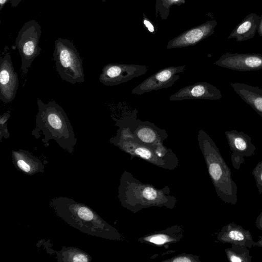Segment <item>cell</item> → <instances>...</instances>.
I'll return each instance as SVG.
<instances>
[{
    "mask_svg": "<svg viewBox=\"0 0 262 262\" xmlns=\"http://www.w3.org/2000/svg\"><path fill=\"white\" fill-rule=\"evenodd\" d=\"M41 34V26L35 20L25 23L18 32L15 46L19 53L21 65L20 70L26 75L33 60L40 53L39 41Z\"/></svg>",
    "mask_w": 262,
    "mask_h": 262,
    "instance_id": "cell-4",
    "label": "cell"
},
{
    "mask_svg": "<svg viewBox=\"0 0 262 262\" xmlns=\"http://www.w3.org/2000/svg\"><path fill=\"white\" fill-rule=\"evenodd\" d=\"M119 126L128 129L132 136L142 143L156 148L163 146V143L167 138L168 134L165 129H161L154 123L148 121H142L137 119L136 116L127 117L117 125H126Z\"/></svg>",
    "mask_w": 262,
    "mask_h": 262,
    "instance_id": "cell-5",
    "label": "cell"
},
{
    "mask_svg": "<svg viewBox=\"0 0 262 262\" xmlns=\"http://www.w3.org/2000/svg\"><path fill=\"white\" fill-rule=\"evenodd\" d=\"M222 97L221 91L212 84L199 82L180 89L171 95L170 101H181L188 99L220 100Z\"/></svg>",
    "mask_w": 262,
    "mask_h": 262,
    "instance_id": "cell-12",
    "label": "cell"
},
{
    "mask_svg": "<svg viewBox=\"0 0 262 262\" xmlns=\"http://www.w3.org/2000/svg\"><path fill=\"white\" fill-rule=\"evenodd\" d=\"M209 28L205 26L196 28L188 32L179 39L173 41L168 46V48L180 47L193 45L201 40L208 32Z\"/></svg>",
    "mask_w": 262,
    "mask_h": 262,
    "instance_id": "cell-16",
    "label": "cell"
},
{
    "mask_svg": "<svg viewBox=\"0 0 262 262\" xmlns=\"http://www.w3.org/2000/svg\"><path fill=\"white\" fill-rule=\"evenodd\" d=\"M255 17V16H254ZM254 16L249 17L241 24L229 38L234 37L238 41L245 40L251 38L249 32H255L256 23L258 20H255Z\"/></svg>",
    "mask_w": 262,
    "mask_h": 262,
    "instance_id": "cell-18",
    "label": "cell"
},
{
    "mask_svg": "<svg viewBox=\"0 0 262 262\" xmlns=\"http://www.w3.org/2000/svg\"><path fill=\"white\" fill-rule=\"evenodd\" d=\"M53 60L62 80L71 84L84 81L82 59L72 41L61 38L55 40Z\"/></svg>",
    "mask_w": 262,
    "mask_h": 262,
    "instance_id": "cell-3",
    "label": "cell"
},
{
    "mask_svg": "<svg viewBox=\"0 0 262 262\" xmlns=\"http://www.w3.org/2000/svg\"><path fill=\"white\" fill-rule=\"evenodd\" d=\"M134 190L138 192V195L134 198H137L138 200H141L140 204L142 205H158L162 203V192L157 189L154 188L149 185H139L134 186Z\"/></svg>",
    "mask_w": 262,
    "mask_h": 262,
    "instance_id": "cell-15",
    "label": "cell"
},
{
    "mask_svg": "<svg viewBox=\"0 0 262 262\" xmlns=\"http://www.w3.org/2000/svg\"><path fill=\"white\" fill-rule=\"evenodd\" d=\"M259 239L257 242H255L253 247H258L262 248V236H258Z\"/></svg>",
    "mask_w": 262,
    "mask_h": 262,
    "instance_id": "cell-28",
    "label": "cell"
},
{
    "mask_svg": "<svg viewBox=\"0 0 262 262\" xmlns=\"http://www.w3.org/2000/svg\"><path fill=\"white\" fill-rule=\"evenodd\" d=\"M216 238L224 244L245 245L249 249L255 243L249 230L233 222L223 226L217 232Z\"/></svg>",
    "mask_w": 262,
    "mask_h": 262,
    "instance_id": "cell-13",
    "label": "cell"
},
{
    "mask_svg": "<svg viewBox=\"0 0 262 262\" xmlns=\"http://www.w3.org/2000/svg\"><path fill=\"white\" fill-rule=\"evenodd\" d=\"M231 152V162L236 169H239L245 157L254 154L256 147L251 142V137L243 132L227 130L225 133Z\"/></svg>",
    "mask_w": 262,
    "mask_h": 262,
    "instance_id": "cell-9",
    "label": "cell"
},
{
    "mask_svg": "<svg viewBox=\"0 0 262 262\" xmlns=\"http://www.w3.org/2000/svg\"><path fill=\"white\" fill-rule=\"evenodd\" d=\"M9 2V0H0V10H1L5 4Z\"/></svg>",
    "mask_w": 262,
    "mask_h": 262,
    "instance_id": "cell-29",
    "label": "cell"
},
{
    "mask_svg": "<svg viewBox=\"0 0 262 262\" xmlns=\"http://www.w3.org/2000/svg\"><path fill=\"white\" fill-rule=\"evenodd\" d=\"M71 260L73 261H88L89 260L87 256L82 253H75L74 255H72Z\"/></svg>",
    "mask_w": 262,
    "mask_h": 262,
    "instance_id": "cell-23",
    "label": "cell"
},
{
    "mask_svg": "<svg viewBox=\"0 0 262 262\" xmlns=\"http://www.w3.org/2000/svg\"><path fill=\"white\" fill-rule=\"evenodd\" d=\"M259 194H262V160L258 162L252 171Z\"/></svg>",
    "mask_w": 262,
    "mask_h": 262,
    "instance_id": "cell-20",
    "label": "cell"
},
{
    "mask_svg": "<svg viewBox=\"0 0 262 262\" xmlns=\"http://www.w3.org/2000/svg\"><path fill=\"white\" fill-rule=\"evenodd\" d=\"M10 117L9 112L4 113L0 116V140L2 141L3 138L7 139L9 137L10 133L7 127V122Z\"/></svg>",
    "mask_w": 262,
    "mask_h": 262,
    "instance_id": "cell-21",
    "label": "cell"
},
{
    "mask_svg": "<svg viewBox=\"0 0 262 262\" xmlns=\"http://www.w3.org/2000/svg\"><path fill=\"white\" fill-rule=\"evenodd\" d=\"M173 237L166 234H157L145 238V240L157 245H162L167 242L173 241Z\"/></svg>",
    "mask_w": 262,
    "mask_h": 262,
    "instance_id": "cell-22",
    "label": "cell"
},
{
    "mask_svg": "<svg viewBox=\"0 0 262 262\" xmlns=\"http://www.w3.org/2000/svg\"><path fill=\"white\" fill-rule=\"evenodd\" d=\"M186 65L163 68L145 79L134 88L132 94L141 95L152 91L171 86L179 79L180 73H183Z\"/></svg>",
    "mask_w": 262,
    "mask_h": 262,
    "instance_id": "cell-7",
    "label": "cell"
},
{
    "mask_svg": "<svg viewBox=\"0 0 262 262\" xmlns=\"http://www.w3.org/2000/svg\"><path fill=\"white\" fill-rule=\"evenodd\" d=\"M21 1L22 0H9V2L11 7L12 8H15L18 6Z\"/></svg>",
    "mask_w": 262,
    "mask_h": 262,
    "instance_id": "cell-27",
    "label": "cell"
},
{
    "mask_svg": "<svg viewBox=\"0 0 262 262\" xmlns=\"http://www.w3.org/2000/svg\"><path fill=\"white\" fill-rule=\"evenodd\" d=\"M110 142L132 156L139 157L149 162L164 166L166 160L159 157L152 148L142 143L132 135L121 136L116 135Z\"/></svg>",
    "mask_w": 262,
    "mask_h": 262,
    "instance_id": "cell-8",
    "label": "cell"
},
{
    "mask_svg": "<svg viewBox=\"0 0 262 262\" xmlns=\"http://www.w3.org/2000/svg\"><path fill=\"white\" fill-rule=\"evenodd\" d=\"M75 212L77 217L82 221L92 222L95 220V214L85 206H77L75 207Z\"/></svg>",
    "mask_w": 262,
    "mask_h": 262,
    "instance_id": "cell-19",
    "label": "cell"
},
{
    "mask_svg": "<svg viewBox=\"0 0 262 262\" xmlns=\"http://www.w3.org/2000/svg\"><path fill=\"white\" fill-rule=\"evenodd\" d=\"M214 64L239 72L259 70L262 69V54L226 53L216 60Z\"/></svg>",
    "mask_w": 262,
    "mask_h": 262,
    "instance_id": "cell-11",
    "label": "cell"
},
{
    "mask_svg": "<svg viewBox=\"0 0 262 262\" xmlns=\"http://www.w3.org/2000/svg\"><path fill=\"white\" fill-rule=\"evenodd\" d=\"M255 223L256 228L262 231V211L257 216Z\"/></svg>",
    "mask_w": 262,
    "mask_h": 262,
    "instance_id": "cell-25",
    "label": "cell"
},
{
    "mask_svg": "<svg viewBox=\"0 0 262 262\" xmlns=\"http://www.w3.org/2000/svg\"><path fill=\"white\" fill-rule=\"evenodd\" d=\"M144 24L150 32H152L154 31V28L149 21L144 20Z\"/></svg>",
    "mask_w": 262,
    "mask_h": 262,
    "instance_id": "cell-26",
    "label": "cell"
},
{
    "mask_svg": "<svg viewBox=\"0 0 262 262\" xmlns=\"http://www.w3.org/2000/svg\"><path fill=\"white\" fill-rule=\"evenodd\" d=\"M37 104L36 124L32 135L36 139L43 136L41 141L45 145L53 140L63 149L72 152L77 138L63 108L54 100L45 103L37 98Z\"/></svg>",
    "mask_w": 262,
    "mask_h": 262,
    "instance_id": "cell-1",
    "label": "cell"
},
{
    "mask_svg": "<svg viewBox=\"0 0 262 262\" xmlns=\"http://www.w3.org/2000/svg\"><path fill=\"white\" fill-rule=\"evenodd\" d=\"M170 261H174V262H190V261H194V259L191 257L189 255H181L177 257H175L172 260H171Z\"/></svg>",
    "mask_w": 262,
    "mask_h": 262,
    "instance_id": "cell-24",
    "label": "cell"
},
{
    "mask_svg": "<svg viewBox=\"0 0 262 262\" xmlns=\"http://www.w3.org/2000/svg\"><path fill=\"white\" fill-rule=\"evenodd\" d=\"M198 140L217 195L225 203L236 205L238 200L237 186L218 147L202 129L198 132Z\"/></svg>",
    "mask_w": 262,
    "mask_h": 262,
    "instance_id": "cell-2",
    "label": "cell"
},
{
    "mask_svg": "<svg viewBox=\"0 0 262 262\" xmlns=\"http://www.w3.org/2000/svg\"><path fill=\"white\" fill-rule=\"evenodd\" d=\"M173 1H179V0H172Z\"/></svg>",
    "mask_w": 262,
    "mask_h": 262,
    "instance_id": "cell-30",
    "label": "cell"
},
{
    "mask_svg": "<svg viewBox=\"0 0 262 262\" xmlns=\"http://www.w3.org/2000/svg\"><path fill=\"white\" fill-rule=\"evenodd\" d=\"M17 73L15 71L11 56L6 52L0 59V99L5 103L12 102L18 88Z\"/></svg>",
    "mask_w": 262,
    "mask_h": 262,
    "instance_id": "cell-10",
    "label": "cell"
},
{
    "mask_svg": "<svg viewBox=\"0 0 262 262\" xmlns=\"http://www.w3.org/2000/svg\"><path fill=\"white\" fill-rule=\"evenodd\" d=\"M148 69L145 65L108 63L103 67L99 80L105 85H117L144 75Z\"/></svg>",
    "mask_w": 262,
    "mask_h": 262,
    "instance_id": "cell-6",
    "label": "cell"
},
{
    "mask_svg": "<svg viewBox=\"0 0 262 262\" xmlns=\"http://www.w3.org/2000/svg\"><path fill=\"white\" fill-rule=\"evenodd\" d=\"M249 248L245 245L231 244V247L226 248L225 253L230 262H251L252 256Z\"/></svg>",
    "mask_w": 262,
    "mask_h": 262,
    "instance_id": "cell-17",
    "label": "cell"
},
{
    "mask_svg": "<svg viewBox=\"0 0 262 262\" xmlns=\"http://www.w3.org/2000/svg\"><path fill=\"white\" fill-rule=\"evenodd\" d=\"M235 92L262 117V89L251 85L239 83H231Z\"/></svg>",
    "mask_w": 262,
    "mask_h": 262,
    "instance_id": "cell-14",
    "label": "cell"
}]
</instances>
